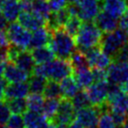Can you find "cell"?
<instances>
[{"label":"cell","mask_w":128,"mask_h":128,"mask_svg":"<svg viewBox=\"0 0 128 128\" xmlns=\"http://www.w3.org/2000/svg\"><path fill=\"white\" fill-rule=\"evenodd\" d=\"M3 76H4V78L7 80L8 83H19V82L28 81L31 74L21 70L13 62L8 61L6 63V66H5Z\"/></svg>","instance_id":"cell-13"},{"label":"cell","mask_w":128,"mask_h":128,"mask_svg":"<svg viewBox=\"0 0 128 128\" xmlns=\"http://www.w3.org/2000/svg\"><path fill=\"white\" fill-rule=\"evenodd\" d=\"M116 128H124V126H122V125H117Z\"/></svg>","instance_id":"cell-46"},{"label":"cell","mask_w":128,"mask_h":128,"mask_svg":"<svg viewBox=\"0 0 128 128\" xmlns=\"http://www.w3.org/2000/svg\"><path fill=\"white\" fill-rule=\"evenodd\" d=\"M8 83L5 78H0V101L4 100V94H5V90L6 87Z\"/></svg>","instance_id":"cell-42"},{"label":"cell","mask_w":128,"mask_h":128,"mask_svg":"<svg viewBox=\"0 0 128 128\" xmlns=\"http://www.w3.org/2000/svg\"><path fill=\"white\" fill-rule=\"evenodd\" d=\"M18 23L29 31H34L37 28L46 26V19L32 12H21L18 18Z\"/></svg>","instance_id":"cell-12"},{"label":"cell","mask_w":128,"mask_h":128,"mask_svg":"<svg viewBox=\"0 0 128 128\" xmlns=\"http://www.w3.org/2000/svg\"><path fill=\"white\" fill-rule=\"evenodd\" d=\"M26 128H49V120L42 113L26 111L24 113Z\"/></svg>","instance_id":"cell-19"},{"label":"cell","mask_w":128,"mask_h":128,"mask_svg":"<svg viewBox=\"0 0 128 128\" xmlns=\"http://www.w3.org/2000/svg\"><path fill=\"white\" fill-rule=\"evenodd\" d=\"M51 34L52 31L46 26L37 28L36 30L33 31V34L31 35V40L28 49L48 45L51 40Z\"/></svg>","instance_id":"cell-17"},{"label":"cell","mask_w":128,"mask_h":128,"mask_svg":"<svg viewBox=\"0 0 128 128\" xmlns=\"http://www.w3.org/2000/svg\"><path fill=\"white\" fill-rule=\"evenodd\" d=\"M47 83V78L44 76H36V74H31L29 79H28V87H29V92L31 93H39L42 94Z\"/></svg>","instance_id":"cell-24"},{"label":"cell","mask_w":128,"mask_h":128,"mask_svg":"<svg viewBox=\"0 0 128 128\" xmlns=\"http://www.w3.org/2000/svg\"><path fill=\"white\" fill-rule=\"evenodd\" d=\"M60 98H45L42 108V114L47 118L48 120H51L56 116L58 108L60 106Z\"/></svg>","instance_id":"cell-26"},{"label":"cell","mask_w":128,"mask_h":128,"mask_svg":"<svg viewBox=\"0 0 128 128\" xmlns=\"http://www.w3.org/2000/svg\"><path fill=\"white\" fill-rule=\"evenodd\" d=\"M8 128H26L24 119L22 116V114H13L10 117L8 122H7Z\"/></svg>","instance_id":"cell-34"},{"label":"cell","mask_w":128,"mask_h":128,"mask_svg":"<svg viewBox=\"0 0 128 128\" xmlns=\"http://www.w3.org/2000/svg\"><path fill=\"white\" fill-rule=\"evenodd\" d=\"M102 7L104 12L119 18L128 8V5L124 0H103Z\"/></svg>","instance_id":"cell-20"},{"label":"cell","mask_w":128,"mask_h":128,"mask_svg":"<svg viewBox=\"0 0 128 128\" xmlns=\"http://www.w3.org/2000/svg\"><path fill=\"white\" fill-rule=\"evenodd\" d=\"M78 7V17L84 22L95 19L100 12V0H74Z\"/></svg>","instance_id":"cell-9"},{"label":"cell","mask_w":128,"mask_h":128,"mask_svg":"<svg viewBox=\"0 0 128 128\" xmlns=\"http://www.w3.org/2000/svg\"><path fill=\"white\" fill-rule=\"evenodd\" d=\"M113 120L116 122L117 125H124L125 120H127V115L126 114H122V113H115V112H110Z\"/></svg>","instance_id":"cell-40"},{"label":"cell","mask_w":128,"mask_h":128,"mask_svg":"<svg viewBox=\"0 0 128 128\" xmlns=\"http://www.w3.org/2000/svg\"><path fill=\"white\" fill-rule=\"evenodd\" d=\"M10 117V110L7 106L6 102L0 101V125L7 124L8 119Z\"/></svg>","instance_id":"cell-35"},{"label":"cell","mask_w":128,"mask_h":128,"mask_svg":"<svg viewBox=\"0 0 128 128\" xmlns=\"http://www.w3.org/2000/svg\"><path fill=\"white\" fill-rule=\"evenodd\" d=\"M29 93V87L26 82L8 83L6 87L4 94L5 100L13 98H26Z\"/></svg>","instance_id":"cell-18"},{"label":"cell","mask_w":128,"mask_h":128,"mask_svg":"<svg viewBox=\"0 0 128 128\" xmlns=\"http://www.w3.org/2000/svg\"><path fill=\"white\" fill-rule=\"evenodd\" d=\"M68 60L70 61V63H71L74 70L84 68V67H90L88 60L87 58L86 55H85V53L80 51L79 49L76 50L74 52L72 53Z\"/></svg>","instance_id":"cell-27"},{"label":"cell","mask_w":128,"mask_h":128,"mask_svg":"<svg viewBox=\"0 0 128 128\" xmlns=\"http://www.w3.org/2000/svg\"><path fill=\"white\" fill-rule=\"evenodd\" d=\"M76 110L71 99L68 98H61L60 102V106L56 113V116L51 120H54L58 124H63L65 126H68L76 120Z\"/></svg>","instance_id":"cell-7"},{"label":"cell","mask_w":128,"mask_h":128,"mask_svg":"<svg viewBox=\"0 0 128 128\" xmlns=\"http://www.w3.org/2000/svg\"><path fill=\"white\" fill-rule=\"evenodd\" d=\"M29 1H33V0H29Z\"/></svg>","instance_id":"cell-48"},{"label":"cell","mask_w":128,"mask_h":128,"mask_svg":"<svg viewBox=\"0 0 128 128\" xmlns=\"http://www.w3.org/2000/svg\"><path fill=\"white\" fill-rule=\"evenodd\" d=\"M102 37V31L94 22H85L76 36V47L80 51L85 52L92 47L99 46Z\"/></svg>","instance_id":"cell-3"},{"label":"cell","mask_w":128,"mask_h":128,"mask_svg":"<svg viewBox=\"0 0 128 128\" xmlns=\"http://www.w3.org/2000/svg\"><path fill=\"white\" fill-rule=\"evenodd\" d=\"M93 21H94V24L104 33L114 31L119 26V21L117 20L116 17H113L104 10L99 12Z\"/></svg>","instance_id":"cell-14"},{"label":"cell","mask_w":128,"mask_h":128,"mask_svg":"<svg viewBox=\"0 0 128 128\" xmlns=\"http://www.w3.org/2000/svg\"><path fill=\"white\" fill-rule=\"evenodd\" d=\"M92 74L94 82H101L108 80V70L100 68H92Z\"/></svg>","instance_id":"cell-36"},{"label":"cell","mask_w":128,"mask_h":128,"mask_svg":"<svg viewBox=\"0 0 128 128\" xmlns=\"http://www.w3.org/2000/svg\"><path fill=\"white\" fill-rule=\"evenodd\" d=\"M82 22L83 21L81 20L78 16H70V18L66 22V24H64L63 28L70 35H72V37H76V34L79 31L82 24H83Z\"/></svg>","instance_id":"cell-32"},{"label":"cell","mask_w":128,"mask_h":128,"mask_svg":"<svg viewBox=\"0 0 128 128\" xmlns=\"http://www.w3.org/2000/svg\"><path fill=\"white\" fill-rule=\"evenodd\" d=\"M98 128H116L117 124L113 120L110 111L102 113L100 115L98 124H97Z\"/></svg>","instance_id":"cell-33"},{"label":"cell","mask_w":128,"mask_h":128,"mask_svg":"<svg viewBox=\"0 0 128 128\" xmlns=\"http://www.w3.org/2000/svg\"><path fill=\"white\" fill-rule=\"evenodd\" d=\"M48 3H49V7L52 12H58L61 8H64L68 5L66 0H48Z\"/></svg>","instance_id":"cell-37"},{"label":"cell","mask_w":128,"mask_h":128,"mask_svg":"<svg viewBox=\"0 0 128 128\" xmlns=\"http://www.w3.org/2000/svg\"><path fill=\"white\" fill-rule=\"evenodd\" d=\"M8 28V20L5 15L0 12V32H6Z\"/></svg>","instance_id":"cell-41"},{"label":"cell","mask_w":128,"mask_h":128,"mask_svg":"<svg viewBox=\"0 0 128 128\" xmlns=\"http://www.w3.org/2000/svg\"><path fill=\"white\" fill-rule=\"evenodd\" d=\"M84 53L88 60L90 67L92 68L108 69L113 61L111 56L106 54L99 46L90 48Z\"/></svg>","instance_id":"cell-11"},{"label":"cell","mask_w":128,"mask_h":128,"mask_svg":"<svg viewBox=\"0 0 128 128\" xmlns=\"http://www.w3.org/2000/svg\"><path fill=\"white\" fill-rule=\"evenodd\" d=\"M6 33L10 42L12 45L20 48L22 50L28 49L32 34L29 30L22 26L19 23L12 22V24L8 26Z\"/></svg>","instance_id":"cell-5"},{"label":"cell","mask_w":128,"mask_h":128,"mask_svg":"<svg viewBox=\"0 0 128 128\" xmlns=\"http://www.w3.org/2000/svg\"><path fill=\"white\" fill-rule=\"evenodd\" d=\"M48 46L52 49L55 56L61 60H69L71 55L76 50L74 37L70 35L63 28L52 30Z\"/></svg>","instance_id":"cell-2"},{"label":"cell","mask_w":128,"mask_h":128,"mask_svg":"<svg viewBox=\"0 0 128 128\" xmlns=\"http://www.w3.org/2000/svg\"><path fill=\"white\" fill-rule=\"evenodd\" d=\"M42 95L44 96V98H62L60 84H58V82L55 80H47Z\"/></svg>","instance_id":"cell-28"},{"label":"cell","mask_w":128,"mask_h":128,"mask_svg":"<svg viewBox=\"0 0 128 128\" xmlns=\"http://www.w3.org/2000/svg\"><path fill=\"white\" fill-rule=\"evenodd\" d=\"M60 88L62 92V97L68 99H72L80 88L74 77L72 76H67L60 81Z\"/></svg>","instance_id":"cell-23"},{"label":"cell","mask_w":128,"mask_h":128,"mask_svg":"<svg viewBox=\"0 0 128 128\" xmlns=\"http://www.w3.org/2000/svg\"><path fill=\"white\" fill-rule=\"evenodd\" d=\"M7 52H8V48L4 47V46L1 44V42H0V58L7 60Z\"/></svg>","instance_id":"cell-44"},{"label":"cell","mask_w":128,"mask_h":128,"mask_svg":"<svg viewBox=\"0 0 128 128\" xmlns=\"http://www.w3.org/2000/svg\"><path fill=\"white\" fill-rule=\"evenodd\" d=\"M90 67H84L74 70V77L76 79V83L78 84L80 88H87L92 86L94 82L92 71H90Z\"/></svg>","instance_id":"cell-21"},{"label":"cell","mask_w":128,"mask_h":128,"mask_svg":"<svg viewBox=\"0 0 128 128\" xmlns=\"http://www.w3.org/2000/svg\"><path fill=\"white\" fill-rule=\"evenodd\" d=\"M127 44L128 34L120 28L109 33H106V35L102 37L100 46L101 49L109 56H111L113 60L117 53Z\"/></svg>","instance_id":"cell-4"},{"label":"cell","mask_w":128,"mask_h":128,"mask_svg":"<svg viewBox=\"0 0 128 128\" xmlns=\"http://www.w3.org/2000/svg\"><path fill=\"white\" fill-rule=\"evenodd\" d=\"M71 101H72L76 110H78V109L84 108H88L90 106H92L88 93L86 90H78L76 95L71 99Z\"/></svg>","instance_id":"cell-31"},{"label":"cell","mask_w":128,"mask_h":128,"mask_svg":"<svg viewBox=\"0 0 128 128\" xmlns=\"http://www.w3.org/2000/svg\"><path fill=\"white\" fill-rule=\"evenodd\" d=\"M119 26L128 34V8L125 10L124 14L120 17Z\"/></svg>","instance_id":"cell-39"},{"label":"cell","mask_w":128,"mask_h":128,"mask_svg":"<svg viewBox=\"0 0 128 128\" xmlns=\"http://www.w3.org/2000/svg\"><path fill=\"white\" fill-rule=\"evenodd\" d=\"M108 81L128 92V62L114 61L108 68Z\"/></svg>","instance_id":"cell-6"},{"label":"cell","mask_w":128,"mask_h":128,"mask_svg":"<svg viewBox=\"0 0 128 128\" xmlns=\"http://www.w3.org/2000/svg\"><path fill=\"white\" fill-rule=\"evenodd\" d=\"M113 61L128 62V44H125L124 47L117 53V55L113 58Z\"/></svg>","instance_id":"cell-38"},{"label":"cell","mask_w":128,"mask_h":128,"mask_svg":"<svg viewBox=\"0 0 128 128\" xmlns=\"http://www.w3.org/2000/svg\"><path fill=\"white\" fill-rule=\"evenodd\" d=\"M6 104L13 114H24L28 110V104L24 98H13L6 100Z\"/></svg>","instance_id":"cell-29"},{"label":"cell","mask_w":128,"mask_h":128,"mask_svg":"<svg viewBox=\"0 0 128 128\" xmlns=\"http://www.w3.org/2000/svg\"><path fill=\"white\" fill-rule=\"evenodd\" d=\"M26 104L29 110L42 113L44 104V96L39 93H31L26 96Z\"/></svg>","instance_id":"cell-25"},{"label":"cell","mask_w":128,"mask_h":128,"mask_svg":"<svg viewBox=\"0 0 128 128\" xmlns=\"http://www.w3.org/2000/svg\"><path fill=\"white\" fill-rule=\"evenodd\" d=\"M100 115V110L97 106H90L88 108L76 110L74 120L76 122H78L83 128L97 126Z\"/></svg>","instance_id":"cell-10"},{"label":"cell","mask_w":128,"mask_h":128,"mask_svg":"<svg viewBox=\"0 0 128 128\" xmlns=\"http://www.w3.org/2000/svg\"><path fill=\"white\" fill-rule=\"evenodd\" d=\"M0 10L8 22H15L22 12L19 0H0Z\"/></svg>","instance_id":"cell-16"},{"label":"cell","mask_w":128,"mask_h":128,"mask_svg":"<svg viewBox=\"0 0 128 128\" xmlns=\"http://www.w3.org/2000/svg\"><path fill=\"white\" fill-rule=\"evenodd\" d=\"M122 126H124V128H128V118H127V120H125V122L124 124Z\"/></svg>","instance_id":"cell-45"},{"label":"cell","mask_w":128,"mask_h":128,"mask_svg":"<svg viewBox=\"0 0 128 128\" xmlns=\"http://www.w3.org/2000/svg\"><path fill=\"white\" fill-rule=\"evenodd\" d=\"M7 62H8V60H7L0 58V78L2 77L3 74H4L5 66H6V63H7Z\"/></svg>","instance_id":"cell-43"},{"label":"cell","mask_w":128,"mask_h":128,"mask_svg":"<svg viewBox=\"0 0 128 128\" xmlns=\"http://www.w3.org/2000/svg\"><path fill=\"white\" fill-rule=\"evenodd\" d=\"M74 69L68 60L56 58L45 63L36 64L32 74L44 76L48 79H52L58 82L67 77L72 76Z\"/></svg>","instance_id":"cell-1"},{"label":"cell","mask_w":128,"mask_h":128,"mask_svg":"<svg viewBox=\"0 0 128 128\" xmlns=\"http://www.w3.org/2000/svg\"><path fill=\"white\" fill-rule=\"evenodd\" d=\"M0 128H8V127H5L4 125H0Z\"/></svg>","instance_id":"cell-47"},{"label":"cell","mask_w":128,"mask_h":128,"mask_svg":"<svg viewBox=\"0 0 128 128\" xmlns=\"http://www.w3.org/2000/svg\"><path fill=\"white\" fill-rule=\"evenodd\" d=\"M13 63L29 74H32L33 70L36 66V62L32 56L31 52H29L28 49L20 50L13 60Z\"/></svg>","instance_id":"cell-15"},{"label":"cell","mask_w":128,"mask_h":128,"mask_svg":"<svg viewBox=\"0 0 128 128\" xmlns=\"http://www.w3.org/2000/svg\"><path fill=\"white\" fill-rule=\"evenodd\" d=\"M92 106H99L106 103L108 96V81L93 82L92 86L86 88Z\"/></svg>","instance_id":"cell-8"},{"label":"cell","mask_w":128,"mask_h":128,"mask_svg":"<svg viewBox=\"0 0 128 128\" xmlns=\"http://www.w3.org/2000/svg\"><path fill=\"white\" fill-rule=\"evenodd\" d=\"M31 55L35 60L36 64L45 63L48 61H51L55 58V54L52 51V49L48 45L40 46V47L32 48Z\"/></svg>","instance_id":"cell-22"},{"label":"cell","mask_w":128,"mask_h":128,"mask_svg":"<svg viewBox=\"0 0 128 128\" xmlns=\"http://www.w3.org/2000/svg\"><path fill=\"white\" fill-rule=\"evenodd\" d=\"M32 12L44 17L47 20V18L52 12L49 7L48 0H33L32 1Z\"/></svg>","instance_id":"cell-30"}]
</instances>
